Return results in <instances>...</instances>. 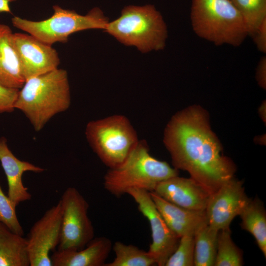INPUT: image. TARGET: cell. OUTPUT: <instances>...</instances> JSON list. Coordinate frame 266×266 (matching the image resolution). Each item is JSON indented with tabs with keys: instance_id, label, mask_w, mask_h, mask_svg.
<instances>
[{
	"instance_id": "obj_17",
	"label": "cell",
	"mask_w": 266,
	"mask_h": 266,
	"mask_svg": "<svg viewBox=\"0 0 266 266\" xmlns=\"http://www.w3.org/2000/svg\"><path fill=\"white\" fill-rule=\"evenodd\" d=\"M12 33L8 25L0 24V84L20 89L25 80L11 42Z\"/></svg>"
},
{
	"instance_id": "obj_22",
	"label": "cell",
	"mask_w": 266,
	"mask_h": 266,
	"mask_svg": "<svg viewBox=\"0 0 266 266\" xmlns=\"http://www.w3.org/2000/svg\"><path fill=\"white\" fill-rule=\"evenodd\" d=\"M231 233L230 228L219 231L214 266H241L243 265V252L233 241Z\"/></svg>"
},
{
	"instance_id": "obj_9",
	"label": "cell",
	"mask_w": 266,
	"mask_h": 266,
	"mask_svg": "<svg viewBox=\"0 0 266 266\" xmlns=\"http://www.w3.org/2000/svg\"><path fill=\"white\" fill-rule=\"evenodd\" d=\"M137 203L138 208L150 225L152 243L148 251L156 265L165 266L176 249L180 240L169 228L157 209L148 191L132 189L127 193Z\"/></svg>"
},
{
	"instance_id": "obj_11",
	"label": "cell",
	"mask_w": 266,
	"mask_h": 266,
	"mask_svg": "<svg viewBox=\"0 0 266 266\" xmlns=\"http://www.w3.org/2000/svg\"><path fill=\"white\" fill-rule=\"evenodd\" d=\"M250 200L243 182L233 177L209 195L205 210L208 224L218 231L230 228Z\"/></svg>"
},
{
	"instance_id": "obj_18",
	"label": "cell",
	"mask_w": 266,
	"mask_h": 266,
	"mask_svg": "<svg viewBox=\"0 0 266 266\" xmlns=\"http://www.w3.org/2000/svg\"><path fill=\"white\" fill-rule=\"evenodd\" d=\"M30 266L27 238L0 222V266Z\"/></svg>"
},
{
	"instance_id": "obj_24",
	"label": "cell",
	"mask_w": 266,
	"mask_h": 266,
	"mask_svg": "<svg viewBox=\"0 0 266 266\" xmlns=\"http://www.w3.org/2000/svg\"><path fill=\"white\" fill-rule=\"evenodd\" d=\"M194 235H186L181 237L176 249L165 266H194Z\"/></svg>"
},
{
	"instance_id": "obj_26",
	"label": "cell",
	"mask_w": 266,
	"mask_h": 266,
	"mask_svg": "<svg viewBox=\"0 0 266 266\" xmlns=\"http://www.w3.org/2000/svg\"><path fill=\"white\" fill-rule=\"evenodd\" d=\"M19 90L0 84V114L10 113L14 110Z\"/></svg>"
},
{
	"instance_id": "obj_28",
	"label": "cell",
	"mask_w": 266,
	"mask_h": 266,
	"mask_svg": "<svg viewBox=\"0 0 266 266\" xmlns=\"http://www.w3.org/2000/svg\"><path fill=\"white\" fill-rule=\"evenodd\" d=\"M257 81L263 89L266 87V57H262L259 61L256 72Z\"/></svg>"
},
{
	"instance_id": "obj_5",
	"label": "cell",
	"mask_w": 266,
	"mask_h": 266,
	"mask_svg": "<svg viewBox=\"0 0 266 266\" xmlns=\"http://www.w3.org/2000/svg\"><path fill=\"white\" fill-rule=\"evenodd\" d=\"M126 45L147 52L164 48L167 29L161 13L154 5H128L119 17L108 22L104 30Z\"/></svg>"
},
{
	"instance_id": "obj_12",
	"label": "cell",
	"mask_w": 266,
	"mask_h": 266,
	"mask_svg": "<svg viewBox=\"0 0 266 266\" xmlns=\"http://www.w3.org/2000/svg\"><path fill=\"white\" fill-rule=\"evenodd\" d=\"M11 42L25 81L58 68L60 58L52 45L28 33H13Z\"/></svg>"
},
{
	"instance_id": "obj_23",
	"label": "cell",
	"mask_w": 266,
	"mask_h": 266,
	"mask_svg": "<svg viewBox=\"0 0 266 266\" xmlns=\"http://www.w3.org/2000/svg\"><path fill=\"white\" fill-rule=\"evenodd\" d=\"M240 14L252 36L266 20V0H231Z\"/></svg>"
},
{
	"instance_id": "obj_10",
	"label": "cell",
	"mask_w": 266,
	"mask_h": 266,
	"mask_svg": "<svg viewBox=\"0 0 266 266\" xmlns=\"http://www.w3.org/2000/svg\"><path fill=\"white\" fill-rule=\"evenodd\" d=\"M61 223L59 200L46 211L29 231L27 239L30 266H52L50 253L60 243Z\"/></svg>"
},
{
	"instance_id": "obj_16",
	"label": "cell",
	"mask_w": 266,
	"mask_h": 266,
	"mask_svg": "<svg viewBox=\"0 0 266 266\" xmlns=\"http://www.w3.org/2000/svg\"><path fill=\"white\" fill-rule=\"evenodd\" d=\"M112 248L111 240L94 238L83 249L57 250L51 255L52 266H104Z\"/></svg>"
},
{
	"instance_id": "obj_20",
	"label": "cell",
	"mask_w": 266,
	"mask_h": 266,
	"mask_svg": "<svg viewBox=\"0 0 266 266\" xmlns=\"http://www.w3.org/2000/svg\"><path fill=\"white\" fill-rule=\"evenodd\" d=\"M218 232L207 223L195 232L194 266H214Z\"/></svg>"
},
{
	"instance_id": "obj_3",
	"label": "cell",
	"mask_w": 266,
	"mask_h": 266,
	"mask_svg": "<svg viewBox=\"0 0 266 266\" xmlns=\"http://www.w3.org/2000/svg\"><path fill=\"white\" fill-rule=\"evenodd\" d=\"M178 175L177 169L152 157L146 142L139 140L121 166L109 169L103 185L106 191L119 197L132 189L153 191L160 182Z\"/></svg>"
},
{
	"instance_id": "obj_6",
	"label": "cell",
	"mask_w": 266,
	"mask_h": 266,
	"mask_svg": "<svg viewBox=\"0 0 266 266\" xmlns=\"http://www.w3.org/2000/svg\"><path fill=\"white\" fill-rule=\"evenodd\" d=\"M85 134L93 151L109 168L121 166L139 141L130 121L122 115L89 122Z\"/></svg>"
},
{
	"instance_id": "obj_15",
	"label": "cell",
	"mask_w": 266,
	"mask_h": 266,
	"mask_svg": "<svg viewBox=\"0 0 266 266\" xmlns=\"http://www.w3.org/2000/svg\"><path fill=\"white\" fill-rule=\"evenodd\" d=\"M149 193L167 226L179 237L194 235L200 227L208 223L205 210L186 209L167 201L154 191Z\"/></svg>"
},
{
	"instance_id": "obj_1",
	"label": "cell",
	"mask_w": 266,
	"mask_h": 266,
	"mask_svg": "<svg viewBox=\"0 0 266 266\" xmlns=\"http://www.w3.org/2000/svg\"><path fill=\"white\" fill-rule=\"evenodd\" d=\"M164 142L174 168L187 171L209 195L234 176L236 166L223 154L207 116L200 107L175 114L165 128Z\"/></svg>"
},
{
	"instance_id": "obj_8",
	"label": "cell",
	"mask_w": 266,
	"mask_h": 266,
	"mask_svg": "<svg viewBox=\"0 0 266 266\" xmlns=\"http://www.w3.org/2000/svg\"><path fill=\"white\" fill-rule=\"evenodd\" d=\"M61 233L58 250H78L94 238V229L88 215L89 204L74 187H68L60 200Z\"/></svg>"
},
{
	"instance_id": "obj_21",
	"label": "cell",
	"mask_w": 266,
	"mask_h": 266,
	"mask_svg": "<svg viewBox=\"0 0 266 266\" xmlns=\"http://www.w3.org/2000/svg\"><path fill=\"white\" fill-rule=\"evenodd\" d=\"M113 250L115 254L114 260L104 266H151L156 264L148 251L136 246L116 241Z\"/></svg>"
},
{
	"instance_id": "obj_4",
	"label": "cell",
	"mask_w": 266,
	"mask_h": 266,
	"mask_svg": "<svg viewBox=\"0 0 266 266\" xmlns=\"http://www.w3.org/2000/svg\"><path fill=\"white\" fill-rule=\"evenodd\" d=\"M190 19L195 33L216 46H239L248 36L242 17L231 0H192Z\"/></svg>"
},
{
	"instance_id": "obj_25",
	"label": "cell",
	"mask_w": 266,
	"mask_h": 266,
	"mask_svg": "<svg viewBox=\"0 0 266 266\" xmlns=\"http://www.w3.org/2000/svg\"><path fill=\"white\" fill-rule=\"evenodd\" d=\"M16 207L4 194L0 185V222L12 232L24 235L23 227L16 215Z\"/></svg>"
},
{
	"instance_id": "obj_14",
	"label": "cell",
	"mask_w": 266,
	"mask_h": 266,
	"mask_svg": "<svg viewBox=\"0 0 266 266\" xmlns=\"http://www.w3.org/2000/svg\"><path fill=\"white\" fill-rule=\"evenodd\" d=\"M0 162L7 178V196L10 200L16 206L30 200L32 195L23 183V175L26 171L41 173L45 169L18 159L9 148L4 136L0 137Z\"/></svg>"
},
{
	"instance_id": "obj_7",
	"label": "cell",
	"mask_w": 266,
	"mask_h": 266,
	"mask_svg": "<svg viewBox=\"0 0 266 266\" xmlns=\"http://www.w3.org/2000/svg\"><path fill=\"white\" fill-rule=\"evenodd\" d=\"M53 9L52 15L43 20L32 21L15 16L11 22L14 27L50 45L56 42L66 43L71 34L77 32L104 30L108 22L98 7L93 8L84 15L58 5H53Z\"/></svg>"
},
{
	"instance_id": "obj_27",
	"label": "cell",
	"mask_w": 266,
	"mask_h": 266,
	"mask_svg": "<svg viewBox=\"0 0 266 266\" xmlns=\"http://www.w3.org/2000/svg\"><path fill=\"white\" fill-rule=\"evenodd\" d=\"M259 51L266 53V20L251 36Z\"/></svg>"
},
{
	"instance_id": "obj_2",
	"label": "cell",
	"mask_w": 266,
	"mask_h": 266,
	"mask_svg": "<svg viewBox=\"0 0 266 266\" xmlns=\"http://www.w3.org/2000/svg\"><path fill=\"white\" fill-rule=\"evenodd\" d=\"M70 102L67 72L58 68L26 80L19 90L14 108L39 132L55 115L67 110Z\"/></svg>"
},
{
	"instance_id": "obj_13",
	"label": "cell",
	"mask_w": 266,
	"mask_h": 266,
	"mask_svg": "<svg viewBox=\"0 0 266 266\" xmlns=\"http://www.w3.org/2000/svg\"><path fill=\"white\" fill-rule=\"evenodd\" d=\"M153 191L173 204L198 211L205 210L210 195L191 177L184 178L178 175L160 182Z\"/></svg>"
},
{
	"instance_id": "obj_19",
	"label": "cell",
	"mask_w": 266,
	"mask_h": 266,
	"mask_svg": "<svg viewBox=\"0 0 266 266\" xmlns=\"http://www.w3.org/2000/svg\"><path fill=\"white\" fill-rule=\"evenodd\" d=\"M241 228L250 233L266 257V212L263 202L258 198L251 199L239 215Z\"/></svg>"
},
{
	"instance_id": "obj_29",
	"label": "cell",
	"mask_w": 266,
	"mask_h": 266,
	"mask_svg": "<svg viewBox=\"0 0 266 266\" xmlns=\"http://www.w3.org/2000/svg\"><path fill=\"white\" fill-rule=\"evenodd\" d=\"M17 0H0V13L11 14V11L10 3Z\"/></svg>"
},
{
	"instance_id": "obj_30",
	"label": "cell",
	"mask_w": 266,
	"mask_h": 266,
	"mask_svg": "<svg viewBox=\"0 0 266 266\" xmlns=\"http://www.w3.org/2000/svg\"><path fill=\"white\" fill-rule=\"evenodd\" d=\"M261 117L264 121H266V102H264L259 109Z\"/></svg>"
}]
</instances>
